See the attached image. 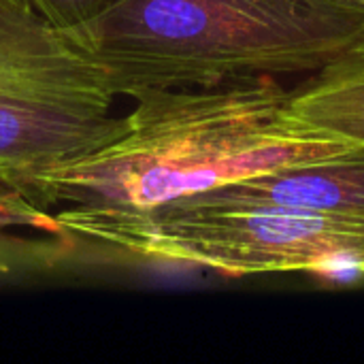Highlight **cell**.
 I'll use <instances>...</instances> for the list:
<instances>
[{"instance_id": "obj_1", "label": "cell", "mask_w": 364, "mask_h": 364, "mask_svg": "<svg viewBox=\"0 0 364 364\" xmlns=\"http://www.w3.org/2000/svg\"><path fill=\"white\" fill-rule=\"evenodd\" d=\"M134 102L105 145L11 179L49 211H145L356 147L305 124L277 77L147 92Z\"/></svg>"}, {"instance_id": "obj_2", "label": "cell", "mask_w": 364, "mask_h": 364, "mask_svg": "<svg viewBox=\"0 0 364 364\" xmlns=\"http://www.w3.org/2000/svg\"><path fill=\"white\" fill-rule=\"evenodd\" d=\"M64 32L115 98H136L316 75L363 38L364 13L337 0H115Z\"/></svg>"}, {"instance_id": "obj_3", "label": "cell", "mask_w": 364, "mask_h": 364, "mask_svg": "<svg viewBox=\"0 0 364 364\" xmlns=\"http://www.w3.org/2000/svg\"><path fill=\"white\" fill-rule=\"evenodd\" d=\"M62 232L113 256L262 273L364 275V218L175 200L145 211H51Z\"/></svg>"}, {"instance_id": "obj_4", "label": "cell", "mask_w": 364, "mask_h": 364, "mask_svg": "<svg viewBox=\"0 0 364 364\" xmlns=\"http://www.w3.org/2000/svg\"><path fill=\"white\" fill-rule=\"evenodd\" d=\"M98 68L34 0H0V171L79 158L124 130Z\"/></svg>"}, {"instance_id": "obj_5", "label": "cell", "mask_w": 364, "mask_h": 364, "mask_svg": "<svg viewBox=\"0 0 364 364\" xmlns=\"http://www.w3.org/2000/svg\"><path fill=\"white\" fill-rule=\"evenodd\" d=\"M188 200L364 218V145L320 162L241 179Z\"/></svg>"}, {"instance_id": "obj_6", "label": "cell", "mask_w": 364, "mask_h": 364, "mask_svg": "<svg viewBox=\"0 0 364 364\" xmlns=\"http://www.w3.org/2000/svg\"><path fill=\"white\" fill-rule=\"evenodd\" d=\"M292 111L318 130L364 145V36L292 87Z\"/></svg>"}, {"instance_id": "obj_7", "label": "cell", "mask_w": 364, "mask_h": 364, "mask_svg": "<svg viewBox=\"0 0 364 364\" xmlns=\"http://www.w3.org/2000/svg\"><path fill=\"white\" fill-rule=\"evenodd\" d=\"M13 230L64 235L53 213L41 207L17 181L0 171V239L15 237Z\"/></svg>"}, {"instance_id": "obj_8", "label": "cell", "mask_w": 364, "mask_h": 364, "mask_svg": "<svg viewBox=\"0 0 364 364\" xmlns=\"http://www.w3.org/2000/svg\"><path fill=\"white\" fill-rule=\"evenodd\" d=\"M70 245H77V241L64 235H47L45 239H0V275L49 269L66 258Z\"/></svg>"}, {"instance_id": "obj_9", "label": "cell", "mask_w": 364, "mask_h": 364, "mask_svg": "<svg viewBox=\"0 0 364 364\" xmlns=\"http://www.w3.org/2000/svg\"><path fill=\"white\" fill-rule=\"evenodd\" d=\"M113 2L115 0H34L41 13L60 30H68L90 21Z\"/></svg>"}, {"instance_id": "obj_10", "label": "cell", "mask_w": 364, "mask_h": 364, "mask_svg": "<svg viewBox=\"0 0 364 364\" xmlns=\"http://www.w3.org/2000/svg\"><path fill=\"white\" fill-rule=\"evenodd\" d=\"M337 2H341V4H348V6H352V9H358V11H363L364 13V0H337Z\"/></svg>"}]
</instances>
